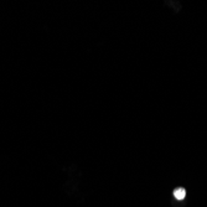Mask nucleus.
I'll use <instances>...</instances> for the list:
<instances>
[{"instance_id":"f257e3e1","label":"nucleus","mask_w":207,"mask_h":207,"mask_svg":"<svg viewBox=\"0 0 207 207\" xmlns=\"http://www.w3.org/2000/svg\"><path fill=\"white\" fill-rule=\"evenodd\" d=\"M174 196H175V198H177V200H184L185 196H186V191H185L184 189H176V190L174 191Z\"/></svg>"}]
</instances>
